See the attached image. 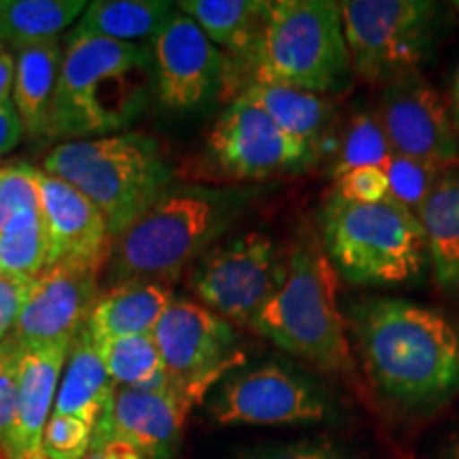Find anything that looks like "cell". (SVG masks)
<instances>
[{"label":"cell","mask_w":459,"mask_h":459,"mask_svg":"<svg viewBox=\"0 0 459 459\" xmlns=\"http://www.w3.org/2000/svg\"><path fill=\"white\" fill-rule=\"evenodd\" d=\"M361 366L383 398L412 409L459 392V330L436 308L364 298L347 313Z\"/></svg>","instance_id":"6da1fadb"},{"label":"cell","mask_w":459,"mask_h":459,"mask_svg":"<svg viewBox=\"0 0 459 459\" xmlns=\"http://www.w3.org/2000/svg\"><path fill=\"white\" fill-rule=\"evenodd\" d=\"M153 77L152 45L73 30L62 54L48 136L99 139L124 128L145 107Z\"/></svg>","instance_id":"7a4b0ae2"},{"label":"cell","mask_w":459,"mask_h":459,"mask_svg":"<svg viewBox=\"0 0 459 459\" xmlns=\"http://www.w3.org/2000/svg\"><path fill=\"white\" fill-rule=\"evenodd\" d=\"M338 274L311 223H300L287 273L249 328L328 375L351 377L355 359L338 308Z\"/></svg>","instance_id":"3957f363"},{"label":"cell","mask_w":459,"mask_h":459,"mask_svg":"<svg viewBox=\"0 0 459 459\" xmlns=\"http://www.w3.org/2000/svg\"><path fill=\"white\" fill-rule=\"evenodd\" d=\"M249 192L187 187L169 192L113 238L108 281H172L237 220Z\"/></svg>","instance_id":"277c9868"},{"label":"cell","mask_w":459,"mask_h":459,"mask_svg":"<svg viewBox=\"0 0 459 459\" xmlns=\"http://www.w3.org/2000/svg\"><path fill=\"white\" fill-rule=\"evenodd\" d=\"M317 221L325 255L347 283L404 285L429 266L426 230L417 215L392 198L359 204L330 194Z\"/></svg>","instance_id":"5b68a950"},{"label":"cell","mask_w":459,"mask_h":459,"mask_svg":"<svg viewBox=\"0 0 459 459\" xmlns=\"http://www.w3.org/2000/svg\"><path fill=\"white\" fill-rule=\"evenodd\" d=\"M43 170L90 198L111 238L164 196L172 177L156 141L139 132L65 141L43 158Z\"/></svg>","instance_id":"8992f818"},{"label":"cell","mask_w":459,"mask_h":459,"mask_svg":"<svg viewBox=\"0 0 459 459\" xmlns=\"http://www.w3.org/2000/svg\"><path fill=\"white\" fill-rule=\"evenodd\" d=\"M249 71V83L287 85L324 96L342 90L353 71L341 3L274 0Z\"/></svg>","instance_id":"52a82bcc"},{"label":"cell","mask_w":459,"mask_h":459,"mask_svg":"<svg viewBox=\"0 0 459 459\" xmlns=\"http://www.w3.org/2000/svg\"><path fill=\"white\" fill-rule=\"evenodd\" d=\"M341 11L351 71L368 83L417 71L438 32L440 9L429 0H344Z\"/></svg>","instance_id":"ba28073f"},{"label":"cell","mask_w":459,"mask_h":459,"mask_svg":"<svg viewBox=\"0 0 459 459\" xmlns=\"http://www.w3.org/2000/svg\"><path fill=\"white\" fill-rule=\"evenodd\" d=\"M285 273L287 257L279 254L274 240L262 232H247L206 251L189 274V290L230 324L249 328L277 294Z\"/></svg>","instance_id":"9c48e42d"},{"label":"cell","mask_w":459,"mask_h":459,"mask_svg":"<svg viewBox=\"0 0 459 459\" xmlns=\"http://www.w3.org/2000/svg\"><path fill=\"white\" fill-rule=\"evenodd\" d=\"M209 412L220 426H304L328 421L334 406L313 378L264 364L223 378Z\"/></svg>","instance_id":"30bf717a"},{"label":"cell","mask_w":459,"mask_h":459,"mask_svg":"<svg viewBox=\"0 0 459 459\" xmlns=\"http://www.w3.org/2000/svg\"><path fill=\"white\" fill-rule=\"evenodd\" d=\"M237 368V364H230L194 378L170 377L166 385L156 389L115 387L108 409L111 432L145 459H172L189 412Z\"/></svg>","instance_id":"8fae6325"},{"label":"cell","mask_w":459,"mask_h":459,"mask_svg":"<svg viewBox=\"0 0 459 459\" xmlns=\"http://www.w3.org/2000/svg\"><path fill=\"white\" fill-rule=\"evenodd\" d=\"M217 169L234 179H266L281 172H302L317 164L319 153L285 134L243 96L220 115L206 139Z\"/></svg>","instance_id":"7c38bea8"},{"label":"cell","mask_w":459,"mask_h":459,"mask_svg":"<svg viewBox=\"0 0 459 459\" xmlns=\"http://www.w3.org/2000/svg\"><path fill=\"white\" fill-rule=\"evenodd\" d=\"M102 257H66L32 279L11 336L22 347L71 342L100 296Z\"/></svg>","instance_id":"4fadbf2b"},{"label":"cell","mask_w":459,"mask_h":459,"mask_svg":"<svg viewBox=\"0 0 459 459\" xmlns=\"http://www.w3.org/2000/svg\"><path fill=\"white\" fill-rule=\"evenodd\" d=\"M394 153L446 170L459 158L449 107L419 71L392 79L377 111Z\"/></svg>","instance_id":"5bb4252c"},{"label":"cell","mask_w":459,"mask_h":459,"mask_svg":"<svg viewBox=\"0 0 459 459\" xmlns=\"http://www.w3.org/2000/svg\"><path fill=\"white\" fill-rule=\"evenodd\" d=\"M152 54L158 99L169 108L203 105L232 79L228 56L181 11H175L153 39Z\"/></svg>","instance_id":"9a60e30c"},{"label":"cell","mask_w":459,"mask_h":459,"mask_svg":"<svg viewBox=\"0 0 459 459\" xmlns=\"http://www.w3.org/2000/svg\"><path fill=\"white\" fill-rule=\"evenodd\" d=\"M152 336L172 378H194L221 366L243 364L234 324L200 302L172 300Z\"/></svg>","instance_id":"2e32d148"},{"label":"cell","mask_w":459,"mask_h":459,"mask_svg":"<svg viewBox=\"0 0 459 459\" xmlns=\"http://www.w3.org/2000/svg\"><path fill=\"white\" fill-rule=\"evenodd\" d=\"M39 206L49 240V264L66 257H102L111 254L107 220L77 187L43 169H32Z\"/></svg>","instance_id":"e0dca14e"},{"label":"cell","mask_w":459,"mask_h":459,"mask_svg":"<svg viewBox=\"0 0 459 459\" xmlns=\"http://www.w3.org/2000/svg\"><path fill=\"white\" fill-rule=\"evenodd\" d=\"M71 342H49L24 347L17 372V415L7 443L0 449L11 459H26L41 449L43 429L54 411V402L65 370Z\"/></svg>","instance_id":"ac0fdd59"},{"label":"cell","mask_w":459,"mask_h":459,"mask_svg":"<svg viewBox=\"0 0 459 459\" xmlns=\"http://www.w3.org/2000/svg\"><path fill=\"white\" fill-rule=\"evenodd\" d=\"M172 300L170 281H124L100 291L85 325L94 341L152 334Z\"/></svg>","instance_id":"d6986e66"},{"label":"cell","mask_w":459,"mask_h":459,"mask_svg":"<svg viewBox=\"0 0 459 459\" xmlns=\"http://www.w3.org/2000/svg\"><path fill=\"white\" fill-rule=\"evenodd\" d=\"M113 394L115 385L105 368V361L96 351V342L88 325H83L68 347L51 412L77 417L96 429L100 417L111 409Z\"/></svg>","instance_id":"ffe728a7"},{"label":"cell","mask_w":459,"mask_h":459,"mask_svg":"<svg viewBox=\"0 0 459 459\" xmlns=\"http://www.w3.org/2000/svg\"><path fill=\"white\" fill-rule=\"evenodd\" d=\"M177 11L192 17L206 37L228 56L230 66L247 62L251 66L264 24L271 13L268 0H181Z\"/></svg>","instance_id":"44dd1931"},{"label":"cell","mask_w":459,"mask_h":459,"mask_svg":"<svg viewBox=\"0 0 459 459\" xmlns=\"http://www.w3.org/2000/svg\"><path fill=\"white\" fill-rule=\"evenodd\" d=\"M238 96L260 107L285 134L321 156L336 115L328 96L266 83H249Z\"/></svg>","instance_id":"7402d4cb"},{"label":"cell","mask_w":459,"mask_h":459,"mask_svg":"<svg viewBox=\"0 0 459 459\" xmlns=\"http://www.w3.org/2000/svg\"><path fill=\"white\" fill-rule=\"evenodd\" d=\"M15 60L13 100L28 136H48L49 108L62 65L60 41L26 45L11 51Z\"/></svg>","instance_id":"603a6c76"},{"label":"cell","mask_w":459,"mask_h":459,"mask_svg":"<svg viewBox=\"0 0 459 459\" xmlns=\"http://www.w3.org/2000/svg\"><path fill=\"white\" fill-rule=\"evenodd\" d=\"M434 281L459 291V170L446 169L419 213Z\"/></svg>","instance_id":"cb8c5ba5"},{"label":"cell","mask_w":459,"mask_h":459,"mask_svg":"<svg viewBox=\"0 0 459 459\" xmlns=\"http://www.w3.org/2000/svg\"><path fill=\"white\" fill-rule=\"evenodd\" d=\"M175 4L164 0H94L74 30L111 41L149 45L162 30Z\"/></svg>","instance_id":"d4e9b609"},{"label":"cell","mask_w":459,"mask_h":459,"mask_svg":"<svg viewBox=\"0 0 459 459\" xmlns=\"http://www.w3.org/2000/svg\"><path fill=\"white\" fill-rule=\"evenodd\" d=\"M83 0H0V43L9 51L57 41L85 13Z\"/></svg>","instance_id":"484cf974"},{"label":"cell","mask_w":459,"mask_h":459,"mask_svg":"<svg viewBox=\"0 0 459 459\" xmlns=\"http://www.w3.org/2000/svg\"><path fill=\"white\" fill-rule=\"evenodd\" d=\"M115 387L156 389L170 381L162 353L152 334L94 341Z\"/></svg>","instance_id":"4316f807"},{"label":"cell","mask_w":459,"mask_h":459,"mask_svg":"<svg viewBox=\"0 0 459 459\" xmlns=\"http://www.w3.org/2000/svg\"><path fill=\"white\" fill-rule=\"evenodd\" d=\"M49 264V240L41 206L24 209L0 228V268L34 279Z\"/></svg>","instance_id":"83f0119b"},{"label":"cell","mask_w":459,"mask_h":459,"mask_svg":"<svg viewBox=\"0 0 459 459\" xmlns=\"http://www.w3.org/2000/svg\"><path fill=\"white\" fill-rule=\"evenodd\" d=\"M394 156L385 130L375 113H355L344 128L338 152L332 164V179H338L344 172H351L364 166H383Z\"/></svg>","instance_id":"f1b7e54d"},{"label":"cell","mask_w":459,"mask_h":459,"mask_svg":"<svg viewBox=\"0 0 459 459\" xmlns=\"http://www.w3.org/2000/svg\"><path fill=\"white\" fill-rule=\"evenodd\" d=\"M383 170H385L389 181V198L417 217L445 172L432 164L398 156V153H394L387 160Z\"/></svg>","instance_id":"f546056e"},{"label":"cell","mask_w":459,"mask_h":459,"mask_svg":"<svg viewBox=\"0 0 459 459\" xmlns=\"http://www.w3.org/2000/svg\"><path fill=\"white\" fill-rule=\"evenodd\" d=\"M94 428L77 417L51 412L43 429L41 449L49 459H83L91 445Z\"/></svg>","instance_id":"4dcf8cb0"},{"label":"cell","mask_w":459,"mask_h":459,"mask_svg":"<svg viewBox=\"0 0 459 459\" xmlns=\"http://www.w3.org/2000/svg\"><path fill=\"white\" fill-rule=\"evenodd\" d=\"M332 194L347 200V203H383V200H389V181L383 169H378V166H364V169L344 172L342 177L334 179Z\"/></svg>","instance_id":"1f68e13d"},{"label":"cell","mask_w":459,"mask_h":459,"mask_svg":"<svg viewBox=\"0 0 459 459\" xmlns=\"http://www.w3.org/2000/svg\"><path fill=\"white\" fill-rule=\"evenodd\" d=\"M32 206H39V194L30 166H4V183L0 192V228L20 211Z\"/></svg>","instance_id":"d6a6232c"},{"label":"cell","mask_w":459,"mask_h":459,"mask_svg":"<svg viewBox=\"0 0 459 459\" xmlns=\"http://www.w3.org/2000/svg\"><path fill=\"white\" fill-rule=\"evenodd\" d=\"M32 279L17 277L0 268V341H4L17 321L22 311V304L26 300Z\"/></svg>","instance_id":"836d02e7"},{"label":"cell","mask_w":459,"mask_h":459,"mask_svg":"<svg viewBox=\"0 0 459 459\" xmlns=\"http://www.w3.org/2000/svg\"><path fill=\"white\" fill-rule=\"evenodd\" d=\"M83 459H145V457H143V453L136 451L130 443L117 438V436L111 432V426H108V411H107L105 415L100 417L99 426L94 429L91 445Z\"/></svg>","instance_id":"e575fe53"},{"label":"cell","mask_w":459,"mask_h":459,"mask_svg":"<svg viewBox=\"0 0 459 459\" xmlns=\"http://www.w3.org/2000/svg\"><path fill=\"white\" fill-rule=\"evenodd\" d=\"M247 459H349V457L338 451L334 445L319 440V443H294V445L271 446V449L257 451Z\"/></svg>","instance_id":"d590c367"},{"label":"cell","mask_w":459,"mask_h":459,"mask_svg":"<svg viewBox=\"0 0 459 459\" xmlns=\"http://www.w3.org/2000/svg\"><path fill=\"white\" fill-rule=\"evenodd\" d=\"M22 353H24V347L11 334L0 341V398L15 389Z\"/></svg>","instance_id":"8d00e7d4"},{"label":"cell","mask_w":459,"mask_h":459,"mask_svg":"<svg viewBox=\"0 0 459 459\" xmlns=\"http://www.w3.org/2000/svg\"><path fill=\"white\" fill-rule=\"evenodd\" d=\"M24 134V126H22L20 115L15 111L13 100L0 105V158L13 152Z\"/></svg>","instance_id":"74e56055"},{"label":"cell","mask_w":459,"mask_h":459,"mask_svg":"<svg viewBox=\"0 0 459 459\" xmlns=\"http://www.w3.org/2000/svg\"><path fill=\"white\" fill-rule=\"evenodd\" d=\"M13 74H15V60L13 54L0 43V105L11 100L13 91Z\"/></svg>","instance_id":"f35d334b"},{"label":"cell","mask_w":459,"mask_h":459,"mask_svg":"<svg viewBox=\"0 0 459 459\" xmlns=\"http://www.w3.org/2000/svg\"><path fill=\"white\" fill-rule=\"evenodd\" d=\"M15 415H17V394L13 389V392H9L7 395L0 398V446H4V443H7L11 429H13Z\"/></svg>","instance_id":"ab89813d"},{"label":"cell","mask_w":459,"mask_h":459,"mask_svg":"<svg viewBox=\"0 0 459 459\" xmlns=\"http://www.w3.org/2000/svg\"><path fill=\"white\" fill-rule=\"evenodd\" d=\"M449 113H451L453 128H455V132H457V139H459V66L455 68V73H453V83H451V107H449Z\"/></svg>","instance_id":"60d3db41"},{"label":"cell","mask_w":459,"mask_h":459,"mask_svg":"<svg viewBox=\"0 0 459 459\" xmlns=\"http://www.w3.org/2000/svg\"><path fill=\"white\" fill-rule=\"evenodd\" d=\"M445 459H459V436L453 440V445L449 446V451H446Z\"/></svg>","instance_id":"b9f144b4"},{"label":"cell","mask_w":459,"mask_h":459,"mask_svg":"<svg viewBox=\"0 0 459 459\" xmlns=\"http://www.w3.org/2000/svg\"><path fill=\"white\" fill-rule=\"evenodd\" d=\"M26 459H49V455L43 449H39V451H34L32 455H28Z\"/></svg>","instance_id":"7bdbcfd3"},{"label":"cell","mask_w":459,"mask_h":459,"mask_svg":"<svg viewBox=\"0 0 459 459\" xmlns=\"http://www.w3.org/2000/svg\"><path fill=\"white\" fill-rule=\"evenodd\" d=\"M3 183H4V166H0V192H3Z\"/></svg>","instance_id":"ee69618b"},{"label":"cell","mask_w":459,"mask_h":459,"mask_svg":"<svg viewBox=\"0 0 459 459\" xmlns=\"http://www.w3.org/2000/svg\"><path fill=\"white\" fill-rule=\"evenodd\" d=\"M0 459H11V457L4 453V449H0Z\"/></svg>","instance_id":"f6af8a7d"},{"label":"cell","mask_w":459,"mask_h":459,"mask_svg":"<svg viewBox=\"0 0 459 459\" xmlns=\"http://www.w3.org/2000/svg\"><path fill=\"white\" fill-rule=\"evenodd\" d=\"M453 7H455L457 13H459V0H455V3H453Z\"/></svg>","instance_id":"bcb514c9"}]
</instances>
